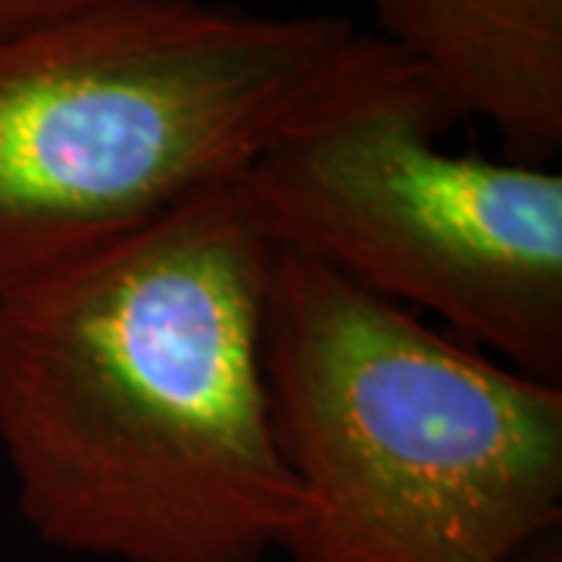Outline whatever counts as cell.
<instances>
[{
	"instance_id": "cell-4",
	"label": "cell",
	"mask_w": 562,
	"mask_h": 562,
	"mask_svg": "<svg viewBox=\"0 0 562 562\" xmlns=\"http://www.w3.org/2000/svg\"><path fill=\"white\" fill-rule=\"evenodd\" d=\"M457 122L419 63L360 32L235 188L276 250L562 384V176L447 150Z\"/></svg>"
},
{
	"instance_id": "cell-2",
	"label": "cell",
	"mask_w": 562,
	"mask_h": 562,
	"mask_svg": "<svg viewBox=\"0 0 562 562\" xmlns=\"http://www.w3.org/2000/svg\"><path fill=\"white\" fill-rule=\"evenodd\" d=\"M266 375L288 562H522L562 519V384L276 250Z\"/></svg>"
},
{
	"instance_id": "cell-6",
	"label": "cell",
	"mask_w": 562,
	"mask_h": 562,
	"mask_svg": "<svg viewBox=\"0 0 562 562\" xmlns=\"http://www.w3.org/2000/svg\"><path fill=\"white\" fill-rule=\"evenodd\" d=\"M106 0H0V38L69 20Z\"/></svg>"
},
{
	"instance_id": "cell-1",
	"label": "cell",
	"mask_w": 562,
	"mask_h": 562,
	"mask_svg": "<svg viewBox=\"0 0 562 562\" xmlns=\"http://www.w3.org/2000/svg\"><path fill=\"white\" fill-rule=\"evenodd\" d=\"M276 247L235 176L0 288V447L35 538L106 562H262L301 522L266 375Z\"/></svg>"
},
{
	"instance_id": "cell-3",
	"label": "cell",
	"mask_w": 562,
	"mask_h": 562,
	"mask_svg": "<svg viewBox=\"0 0 562 562\" xmlns=\"http://www.w3.org/2000/svg\"><path fill=\"white\" fill-rule=\"evenodd\" d=\"M357 35L331 13L106 0L0 38V288L238 176Z\"/></svg>"
},
{
	"instance_id": "cell-5",
	"label": "cell",
	"mask_w": 562,
	"mask_h": 562,
	"mask_svg": "<svg viewBox=\"0 0 562 562\" xmlns=\"http://www.w3.org/2000/svg\"><path fill=\"white\" fill-rule=\"evenodd\" d=\"M384 44L441 88L460 120L487 122L509 160L562 147V0H362Z\"/></svg>"
}]
</instances>
